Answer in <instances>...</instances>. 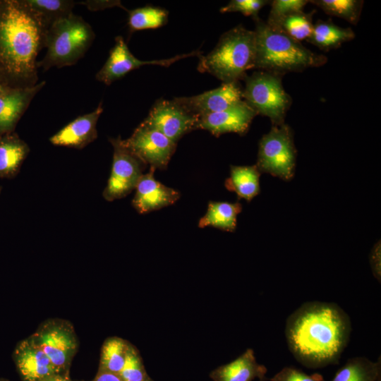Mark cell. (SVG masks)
<instances>
[{
	"mask_svg": "<svg viewBox=\"0 0 381 381\" xmlns=\"http://www.w3.org/2000/svg\"><path fill=\"white\" fill-rule=\"evenodd\" d=\"M351 331L350 318L337 304L310 301L287 318L285 335L298 362L320 368L339 363Z\"/></svg>",
	"mask_w": 381,
	"mask_h": 381,
	"instance_id": "obj_1",
	"label": "cell"
},
{
	"mask_svg": "<svg viewBox=\"0 0 381 381\" xmlns=\"http://www.w3.org/2000/svg\"><path fill=\"white\" fill-rule=\"evenodd\" d=\"M46 30L21 1L0 7V62L23 87L38 80L37 57L44 48Z\"/></svg>",
	"mask_w": 381,
	"mask_h": 381,
	"instance_id": "obj_2",
	"label": "cell"
},
{
	"mask_svg": "<svg viewBox=\"0 0 381 381\" xmlns=\"http://www.w3.org/2000/svg\"><path fill=\"white\" fill-rule=\"evenodd\" d=\"M255 23V68L279 76L323 66L327 58L307 49L260 18Z\"/></svg>",
	"mask_w": 381,
	"mask_h": 381,
	"instance_id": "obj_3",
	"label": "cell"
},
{
	"mask_svg": "<svg viewBox=\"0 0 381 381\" xmlns=\"http://www.w3.org/2000/svg\"><path fill=\"white\" fill-rule=\"evenodd\" d=\"M255 32L239 25L224 32L214 48L200 58L198 70L223 83L238 82L255 68Z\"/></svg>",
	"mask_w": 381,
	"mask_h": 381,
	"instance_id": "obj_4",
	"label": "cell"
},
{
	"mask_svg": "<svg viewBox=\"0 0 381 381\" xmlns=\"http://www.w3.org/2000/svg\"><path fill=\"white\" fill-rule=\"evenodd\" d=\"M95 37L91 26L81 16L70 14L56 20L47 30L46 54L37 61L44 71L76 64L83 57Z\"/></svg>",
	"mask_w": 381,
	"mask_h": 381,
	"instance_id": "obj_5",
	"label": "cell"
},
{
	"mask_svg": "<svg viewBox=\"0 0 381 381\" xmlns=\"http://www.w3.org/2000/svg\"><path fill=\"white\" fill-rule=\"evenodd\" d=\"M244 100L256 113L268 117L273 126L282 125L291 98L282 84L281 76L260 71L246 76Z\"/></svg>",
	"mask_w": 381,
	"mask_h": 381,
	"instance_id": "obj_6",
	"label": "cell"
},
{
	"mask_svg": "<svg viewBox=\"0 0 381 381\" xmlns=\"http://www.w3.org/2000/svg\"><path fill=\"white\" fill-rule=\"evenodd\" d=\"M296 149L289 126H273L259 143L256 167L260 172L288 181L294 176Z\"/></svg>",
	"mask_w": 381,
	"mask_h": 381,
	"instance_id": "obj_7",
	"label": "cell"
},
{
	"mask_svg": "<svg viewBox=\"0 0 381 381\" xmlns=\"http://www.w3.org/2000/svg\"><path fill=\"white\" fill-rule=\"evenodd\" d=\"M30 339L45 353L59 373H68L78 349L73 326L66 320L44 322Z\"/></svg>",
	"mask_w": 381,
	"mask_h": 381,
	"instance_id": "obj_8",
	"label": "cell"
},
{
	"mask_svg": "<svg viewBox=\"0 0 381 381\" xmlns=\"http://www.w3.org/2000/svg\"><path fill=\"white\" fill-rule=\"evenodd\" d=\"M112 145L111 170L102 195L107 201L121 199L134 190L143 174L145 164L122 143L121 136L109 138Z\"/></svg>",
	"mask_w": 381,
	"mask_h": 381,
	"instance_id": "obj_9",
	"label": "cell"
},
{
	"mask_svg": "<svg viewBox=\"0 0 381 381\" xmlns=\"http://www.w3.org/2000/svg\"><path fill=\"white\" fill-rule=\"evenodd\" d=\"M122 143L150 168L161 170L167 168L176 146L164 135L142 123Z\"/></svg>",
	"mask_w": 381,
	"mask_h": 381,
	"instance_id": "obj_10",
	"label": "cell"
},
{
	"mask_svg": "<svg viewBox=\"0 0 381 381\" xmlns=\"http://www.w3.org/2000/svg\"><path fill=\"white\" fill-rule=\"evenodd\" d=\"M198 116L188 111L174 99H159L143 124L158 131L174 143L196 129Z\"/></svg>",
	"mask_w": 381,
	"mask_h": 381,
	"instance_id": "obj_11",
	"label": "cell"
},
{
	"mask_svg": "<svg viewBox=\"0 0 381 381\" xmlns=\"http://www.w3.org/2000/svg\"><path fill=\"white\" fill-rule=\"evenodd\" d=\"M195 55V52H192L165 59L142 61L133 55L123 38L117 36L106 62L96 73L95 78L98 81L109 85L129 72L143 66L157 65L168 67L177 61Z\"/></svg>",
	"mask_w": 381,
	"mask_h": 381,
	"instance_id": "obj_12",
	"label": "cell"
},
{
	"mask_svg": "<svg viewBox=\"0 0 381 381\" xmlns=\"http://www.w3.org/2000/svg\"><path fill=\"white\" fill-rule=\"evenodd\" d=\"M174 99L199 116L225 110L240 102L243 100V90L238 82L226 83L198 95L175 97Z\"/></svg>",
	"mask_w": 381,
	"mask_h": 381,
	"instance_id": "obj_13",
	"label": "cell"
},
{
	"mask_svg": "<svg viewBox=\"0 0 381 381\" xmlns=\"http://www.w3.org/2000/svg\"><path fill=\"white\" fill-rule=\"evenodd\" d=\"M257 113L244 101L225 110L198 116L196 129L210 131L215 136L227 133H246Z\"/></svg>",
	"mask_w": 381,
	"mask_h": 381,
	"instance_id": "obj_14",
	"label": "cell"
},
{
	"mask_svg": "<svg viewBox=\"0 0 381 381\" xmlns=\"http://www.w3.org/2000/svg\"><path fill=\"white\" fill-rule=\"evenodd\" d=\"M103 112L102 102L92 111L80 115L49 138L55 146L80 150L97 138V123Z\"/></svg>",
	"mask_w": 381,
	"mask_h": 381,
	"instance_id": "obj_15",
	"label": "cell"
},
{
	"mask_svg": "<svg viewBox=\"0 0 381 381\" xmlns=\"http://www.w3.org/2000/svg\"><path fill=\"white\" fill-rule=\"evenodd\" d=\"M155 170L150 168L147 174H143L135 188V194L132 205L140 214L169 206L180 198L179 192L155 179Z\"/></svg>",
	"mask_w": 381,
	"mask_h": 381,
	"instance_id": "obj_16",
	"label": "cell"
},
{
	"mask_svg": "<svg viewBox=\"0 0 381 381\" xmlns=\"http://www.w3.org/2000/svg\"><path fill=\"white\" fill-rule=\"evenodd\" d=\"M13 359L23 381H42L59 373L42 350L30 337L18 344Z\"/></svg>",
	"mask_w": 381,
	"mask_h": 381,
	"instance_id": "obj_17",
	"label": "cell"
},
{
	"mask_svg": "<svg viewBox=\"0 0 381 381\" xmlns=\"http://www.w3.org/2000/svg\"><path fill=\"white\" fill-rule=\"evenodd\" d=\"M45 84L44 80L33 86L5 90L0 95V136L11 133L34 97Z\"/></svg>",
	"mask_w": 381,
	"mask_h": 381,
	"instance_id": "obj_18",
	"label": "cell"
},
{
	"mask_svg": "<svg viewBox=\"0 0 381 381\" xmlns=\"http://www.w3.org/2000/svg\"><path fill=\"white\" fill-rule=\"evenodd\" d=\"M267 368L257 362L253 349H247L231 362L213 370L210 377L213 381H267Z\"/></svg>",
	"mask_w": 381,
	"mask_h": 381,
	"instance_id": "obj_19",
	"label": "cell"
},
{
	"mask_svg": "<svg viewBox=\"0 0 381 381\" xmlns=\"http://www.w3.org/2000/svg\"><path fill=\"white\" fill-rule=\"evenodd\" d=\"M30 152L28 144L16 134L0 136V179H12L19 172Z\"/></svg>",
	"mask_w": 381,
	"mask_h": 381,
	"instance_id": "obj_20",
	"label": "cell"
},
{
	"mask_svg": "<svg viewBox=\"0 0 381 381\" xmlns=\"http://www.w3.org/2000/svg\"><path fill=\"white\" fill-rule=\"evenodd\" d=\"M260 171L255 166H231L225 187L237 195L250 201L260 193Z\"/></svg>",
	"mask_w": 381,
	"mask_h": 381,
	"instance_id": "obj_21",
	"label": "cell"
},
{
	"mask_svg": "<svg viewBox=\"0 0 381 381\" xmlns=\"http://www.w3.org/2000/svg\"><path fill=\"white\" fill-rule=\"evenodd\" d=\"M354 37L355 33L350 28H341L331 20H318L313 24V32L307 41L322 50L329 51Z\"/></svg>",
	"mask_w": 381,
	"mask_h": 381,
	"instance_id": "obj_22",
	"label": "cell"
},
{
	"mask_svg": "<svg viewBox=\"0 0 381 381\" xmlns=\"http://www.w3.org/2000/svg\"><path fill=\"white\" fill-rule=\"evenodd\" d=\"M241 210L242 206L239 202H210L206 213L199 220L198 226H213L234 231L236 227L237 215Z\"/></svg>",
	"mask_w": 381,
	"mask_h": 381,
	"instance_id": "obj_23",
	"label": "cell"
},
{
	"mask_svg": "<svg viewBox=\"0 0 381 381\" xmlns=\"http://www.w3.org/2000/svg\"><path fill=\"white\" fill-rule=\"evenodd\" d=\"M380 360L358 356L349 359L330 381H380Z\"/></svg>",
	"mask_w": 381,
	"mask_h": 381,
	"instance_id": "obj_24",
	"label": "cell"
},
{
	"mask_svg": "<svg viewBox=\"0 0 381 381\" xmlns=\"http://www.w3.org/2000/svg\"><path fill=\"white\" fill-rule=\"evenodd\" d=\"M22 3L47 30L57 20L73 12L75 2L68 0H25Z\"/></svg>",
	"mask_w": 381,
	"mask_h": 381,
	"instance_id": "obj_25",
	"label": "cell"
},
{
	"mask_svg": "<svg viewBox=\"0 0 381 381\" xmlns=\"http://www.w3.org/2000/svg\"><path fill=\"white\" fill-rule=\"evenodd\" d=\"M313 13H305L303 11L296 12L272 23H266L273 29L300 42L304 40H307L311 35L313 28L312 20Z\"/></svg>",
	"mask_w": 381,
	"mask_h": 381,
	"instance_id": "obj_26",
	"label": "cell"
},
{
	"mask_svg": "<svg viewBox=\"0 0 381 381\" xmlns=\"http://www.w3.org/2000/svg\"><path fill=\"white\" fill-rule=\"evenodd\" d=\"M128 344L120 337L107 339L102 347L98 371L118 375L124 363Z\"/></svg>",
	"mask_w": 381,
	"mask_h": 381,
	"instance_id": "obj_27",
	"label": "cell"
},
{
	"mask_svg": "<svg viewBox=\"0 0 381 381\" xmlns=\"http://www.w3.org/2000/svg\"><path fill=\"white\" fill-rule=\"evenodd\" d=\"M128 12V25L131 32L158 28L164 25L168 20V12L159 7L149 6Z\"/></svg>",
	"mask_w": 381,
	"mask_h": 381,
	"instance_id": "obj_28",
	"label": "cell"
},
{
	"mask_svg": "<svg viewBox=\"0 0 381 381\" xmlns=\"http://www.w3.org/2000/svg\"><path fill=\"white\" fill-rule=\"evenodd\" d=\"M309 2L325 13L343 18L353 25L359 20L363 3L358 0H313Z\"/></svg>",
	"mask_w": 381,
	"mask_h": 381,
	"instance_id": "obj_29",
	"label": "cell"
},
{
	"mask_svg": "<svg viewBox=\"0 0 381 381\" xmlns=\"http://www.w3.org/2000/svg\"><path fill=\"white\" fill-rule=\"evenodd\" d=\"M118 375L122 381H145L149 377L140 355L129 343L123 367Z\"/></svg>",
	"mask_w": 381,
	"mask_h": 381,
	"instance_id": "obj_30",
	"label": "cell"
},
{
	"mask_svg": "<svg viewBox=\"0 0 381 381\" xmlns=\"http://www.w3.org/2000/svg\"><path fill=\"white\" fill-rule=\"evenodd\" d=\"M307 0H274L271 4L267 23H272L279 18L296 12L303 11Z\"/></svg>",
	"mask_w": 381,
	"mask_h": 381,
	"instance_id": "obj_31",
	"label": "cell"
},
{
	"mask_svg": "<svg viewBox=\"0 0 381 381\" xmlns=\"http://www.w3.org/2000/svg\"><path fill=\"white\" fill-rule=\"evenodd\" d=\"M267 0H231L219 10L221 13L240 12L245 16L258 18V12L270 4Z\"/></svg>",
	"mask_w": 381,
	"mask_h": 381,
	"instance_id": "obj_32",
	"label": "cell"
},
{
	"mask_svg": "<svg viewBox=\"0 0 381 381\" xmlns=\"http://www.w3.org/2000/svg\"><path fill=\"white\" fill-rule=\"evenodd\" d=\"M270 381H325L323 376L319 373L308 375L303 370L291 366L283 368Z\"/></svg>",
	"mask_w": 381,
	"mask_h": 381,
	"instance_id": "obj_33",
	"label": "cell"
},
{
	"mask_svg": "<svg viewBox=\"0 0 381 381\" xmlns=\"http://www.w3.org/2000/svg\"><path fill=\"white\" fill-rule=\"evenodd\" d=\"M370 262L374 277L380 282L381 270H380V243L377 242L373 248L370 255Z\"/></svg>",
	"mask_w": 381,
	"mask_h": 381,
	"instance_id": "obj_34",
	"label": "cell"
},
{
	"mask_svg": "<svg viewBox=\"0 0 381 381\" xmlns=\"http://www.w3.org/2000/svg\"><path fill=\"white\" fill-rule=\"evenodd\" d=\"M80 4L86 6L87 8L91 11L104 9L113 6H120L123 8L121 5V2L119 1H83Z\"/></svg>",
	"mask_w": 381,
	"mask_h": 381,
	"instance_id": "obj_35",
	"label": "cell"
},
{
	"mask_svg": "<svg viewBox=\"0 0 381 381\" xmlns=\"http://www.w3.org/2000/svg\"><path fill=\"white\" fill-rule=\"evenodd\" d=\"M91 381H122L119 375L98 371L95 377Z\"/></svg>",
	"mask_w": 381,
	"mask_h": 381,
	"instance_id": "obj_36",
	"label": "cell"
},
{
	"mask_svg": "<svg viewBox=\"0 0 381 381\" xmlns=\"http://www.w3.org/2000/svg\"><path fill=\"white\" fill-rule=\"evenodd\" d=\"M42 381H73L68 373H56Z\"/></svg>",
	"mask_w": 381,
	"mask_h": 381,
	"instance_id": "obj_37",
	"label": "cell"
},
{
	"mask_svg": "<svg viewBox=\"0 0 381 381\" xmlns=\"http://www.w3.org/2000/svg\"><path fill=\"white\" fill-rule=\"evenodd\" d=\"M5 90L4 87L0 83V95Z\"/></svg>",
	"mask_w": 381,
	"mask_h": 381,
	"instance_id": "obj_38",
	"label": "cell"
},
{
	"mask_svg": "<svg viewBox=\"0 0 381 381\" xmlns=\"http://www.w3.org/2000/svg\"><path fill=\"white\" fill-rule=\"evenodd\" d=\"M145 381H153V380L149 377Z\"/></svg>",
	"mask_w": 381,
	"mask_h": 381,
	"instance_id": "obj_39",
	"label": "cell"
},
{
	"mask_svg": "<svg viewBox=\"0 0 381 381\" xmlns=\"http://www.w3.org/2000/svg\"><path fill=\"white\" fill-rule=\"evenodd\" d=\"M0 381H8V380L4 378H0Z\"/></svg>",
	"mask_w": 381,
	"mask_h": 381,
	"instance_id": "obj_40",
	"label": "cell"
},
{
	"mask_svg": "<svg viewBox=\"0 0 381 381\" xmlns=\"http://www.w3.org/2000/svg\"><path fill=\"white\" fill-rule=\"evenodd\" d=\"M1 187L0 186V193H1Z\"/></svg>",
	"mask_w": 381,
	"mask_h": 381,
	"instance_id": "obj_41",
	"label": "cell"
}]
</instances>
